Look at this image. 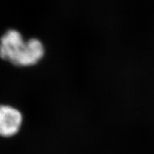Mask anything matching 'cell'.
<instances>
[{
    "label": "cell",
    "mask_w": 154,
    "mask_h": 154,
    "mask_svg": "<svg viewBox=\"0 0 154 154\" xmlns=\"http://www.w3.org/2000/svg\"><path fill=\"white\" fill-rule=\"evenodd\" d=\"M44 54V48L41 41L30 38L23 44L12 63L19 66H33L41 60Z\"/></svg>",
    "instance_id": "cell-1"
},
{
    "label": "cell",
    "mask_w": 154,
    "mask_h": 154,
    "mask_svg": "<svg viewBox=\"0 0 154 154\" xmlns=\"http://www.w3.org/2000/svg\"><path fill=\"white\" fill-rule=\"evenodd\" d=\"M22 121V114L18 109L11 106L0 105V136H14L20 129Z\"/></svg>",
    "instance_id": "cell-2"
},
{
    "label": "cell",
    "mask_w": 154,
    "mask_h": 154,
    "mask_svg": "<svg viewBox=\"0 0 154 154\" xmlns=\"http://www.w3.org/2000/svg\"><path fill=\"white\" fill-rule=\"evenodd\" d=\"M24 42L22 34L17 30L7 31L0 40V57L12 63Z\"/></svg>",
    "instance_id": "cell-3"
}]
</instances>
